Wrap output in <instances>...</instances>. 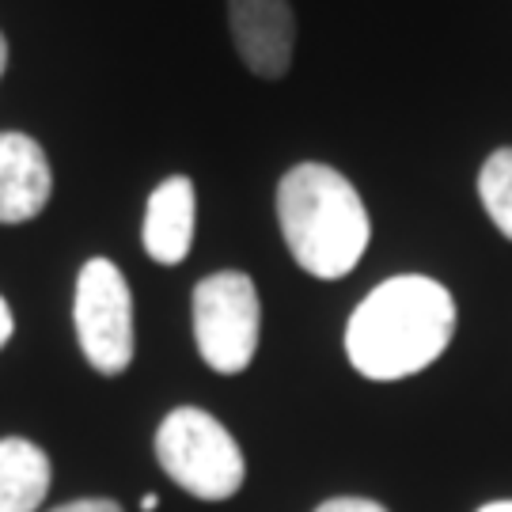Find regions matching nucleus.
Here are the masks:
<instances>
[{
  "label": "nucleus",
  "mask_w": 512,
  "mask_h": 512,
  "mask_svg": "<svg viewBox=\"0 0 512 512\" xmlns=\"http://www.w3.org/2000/svg\"><path fill=\"white\" fill-rule=\"evenodd\" d=\"M54 512H122L118 501H107V497H84V501H69Z\"/></svg>",
  "instance_id": "f8f14e48"
},
{
  "label": "nucleus",
  "mask_w": 512,
  "mask_h": 512,
  "mask_svg": "<svg viewBox=\"0 0 512 512\" xmlns=\"http://www.w3.org/2000/svg\"><path fill=\"white\" fill-rule=\"evenodd\" d=\"M54 190L50 160L35 137L0 133V224L38 217Z\"/></svg>",
  "instance_id": "0eeeda50"
},
{
  "label": "nucleus",
  "mask_w": 512,
  "mask_h": 512,
  "mask_svg": "<svg viewBox=\"0 0 512 512\" xmlns=\"http://www.w3.org/2000/svg\"><path fill=\"white\" fill-rule=\"evenodd\" d=\"M277 224L296 266L323 281L357 270L372 239L357 186L327 164H296L277 183Z\"/></svg>",
  "instance_id": "f03ea898"
},
{
  "label": "nucleus",
  "mask_w": 512,
  "mask_h": 512,
  "mask_svg": "<svg viewBox=\"0 0 512 512\" xmlns=\"http://www.w3.org/2000/svg\"><path fill=\"white\" fill-rule=\"evenodd\" d=\"M12 330H16V319H12V308H8V300L0 296V349L8 346V338H12Z\"/></svg>",
  "instance_id": "ddd939ff"
},
{
  "label": "nucleus",
  "mask_w": 512,
  "mask_h": 512,
  "mask_svg": "<svg viewBox=\"0 0 512 512\" xmlns=\"http://www.w3.org/2000/svg\"><path fill=\"white\" fill-rule=\"evenodd\" d=\"M478 512H512V501H490V505H482Z\"/></svg>",
  "instance_id": "4468645a"
},
{
  "label": "nucleus",
  "mask_w": 512,
  "mask_h": 512,
  "mask_svg": "<svg viewBox=\"0 0 512 512\" xmlns=\"http://www.w3.org/2000/svg\"><path fill=\"white\" fill-rule=\"evenodd\" d=\"M258 308L255 281L239 270H220L194 289V342L202 361L220 376H236L258 353Z\"/></svg>",
  "instance_id": "20e7f679"
},
{
  "label": "nucleus",
  "mask_w": 512,
  "mask_h": 512,
  "mask_svg": "<svg viewBox=\"0 0 512 512\" xmlns=\"http://www.w3.org/2000/svg\"><path fill=\"white\" fill-rule=\"evenodd\" d=\"M456 334V300L425 274L387 277L346 323V357L365 380H406L429 368Z\"/></svg>",
  "instance_id": "f257e3e1"
},
{
  "label": "nucleus",
  "mask_w": 512,
  "mask_h": 512,
  "mask_svg": "<svg viewBox=\"0 0 512 512\" xmlns=\"http://www.w3.org/2000/svg\"><path fill=\"white\" fill-rule=\"evenodd\" d=\"M228 27L239 61L255 76L281 80L293 65L296 16L289 0H228Z\"/></svg>",
  "instance_id": "423d86ee"
},
{
  "label": "nucleus",
  "mask_w": 512,
  "mask_h": 512,
  "mask_svg": "<svg viewBox=\"0 0 512 512\" xmlns=\"http://www.w3.org/2000/svg\"><path fill=\"white\" fill-rule=\"evenodd\" d=\"M315 512H387L380 501H368V497H330Z\"/></svg>",
  "instance_id": "9b49d317"
},
{
  "label": "nucleus",
  "mask_w": 512,
  "mask_h": 512,
  "mask_svg": "<svg viewBox=\"0 0 512 512\" xmlns=\"http://www.w3.org/2000/svg\"><path fill=\"white\" fill-rule=\"evenodd\" d=\"M156 459L171 482L202 501H224L243 486L247 463L236 437L198 406L171 410L156 429Z\"/></svg>",
  "instance_id": "7ed1b4c3"
},
{
  "label": "nucleus",
  "mask_w": 512,
  "mask_h": 512,
  "mask_svg": "<svg viewBox=\"0 0 512 512\" xmlns=\"http://www.w3.org/2000/svg\"><path fill=\"white\" fill-rule=\"evenodd\" d=\"M76 342L103 376L126 372L133 361V293L110 258H92L76 277Z\"/></svg>",
  "instance_id": "39448f33"
},
{
  "label": "nucleus",
  "mask_w": 512,
  "mask_h": 512,
  "mask_svg": "<svg viewBox=\"0 0 512 512\" xmlns=\"http://www.w3.org/2000/svg\"><path fill=\"white\" fill-rule=\"evenodd\" d=\"M194 220H198V194L186 175H171L148 194L145 209V251L160 266H179L194 247Z\"/></svg>",
  "instance_id": "6e6552de"
},
{
  "label": "nucleus",
  "mask_w": 512,
  "mask_h": 512,
  "mask_svg": "<svg viewBox=\"0 0 512 512\" xmlns=\"http://www.w3.org/2000/svg\"><path fill=\"white\" fill-rule=\"evenodd\" d=\"M4 69H8V42L0 35V76H4Z\"/></svg>",
  "instance_id": "dca6fc26"
},
{
  "label": "nucleus",
  "mask_w": 512,
  "mask_h": 512,
  "mask_svg": "<svg viewBox=\"0 0 512 512\" xmlns=\"http://www.w3.org/2000/svg\"><path fill=\"white\" fill-rule=\"evenodd\" d=\"M156 505H160V497H156V494L141 497V512H156Z\"/></svg>",
  "instance_id": "2eb2a0df"
},
{
  "label": "nucleus",
  "mask_w": 512,
  "mask_h": 512,
  "mask_svg": "<svg viewBox=\"0 0 512 512\" xmlns=\"http://www.w3.org/2000/svg\"><path fill=\"white\" fill-rule=\"evenodd\" d=\"M50 494V459L23 437L0 440V512H38Z\"/></svg>",
  "instance_id": "1a4fd4ad"
},
{
  "label": "nucleus",
  "mask_w": 512,
  "mask_h": 512,
  "mask_svg": "<svg viewBox=\"0 0 512 512\" xmlns=\"http://www.w3.org/2000/svg\"><path fill=\"white\" fill-rule=\"evenodd\" d=\"M478 198L486 217L505 239H512V148H497L478 171Z\"/></svg>",
  "instance_id": "9d476101"
}]
</instances>
